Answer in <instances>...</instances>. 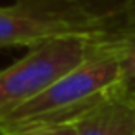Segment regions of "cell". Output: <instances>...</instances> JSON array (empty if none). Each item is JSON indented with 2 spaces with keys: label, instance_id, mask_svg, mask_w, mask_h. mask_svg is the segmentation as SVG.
<instances>
[{
  "label": "cell",
  "instance_id": "8",
  "mask_svg": "<svg viewBox=\"0 0 135 135\" xmlns=\"http://www.w3.org/2000/svg\"><path fill=\"white\" fill-rule=\"evenodd\" d=\"M11 135H76L74 124H59V126H43V128H32L24 131H17Z\"/></svg>",
  "mask_w": 135,
  "mask_h": 135
},
{
  "label": "cell",
  "instance_id": "3",
  "mask_svg": "<svg viewBox=\"0 0 135 135\" xmlns=\"http://www.w3.org/2000/svg\"><path fill=\"white\" fill-rule=\"evenodd\" d=\"M107 35L98 24L52 11L35 4L17 2L0 6V50L28 46L35 48L63 37H100Z\"/></svg>",
  "mask_w": 135,
  "mask_h": 135
},
{
  "label": "cell",
  "instance_id": "4",
  "mask_svg": "<svg viewBox=\"0 0 135 135\" xmlns=\"http://www.w3.org/2000/svg\"><path fill=\"white\" fill-rule=\"evenodd\" d=\"M76 135H135V98L117 89L74 122Z\"/></svg>",
  "mask_w": 135,
  "mask_h": 135
},
{
  "label": "cell",
  "instance_id": "2",
  "mask_svg": "<svg viewBox=\"0 0 135 135\" xmlns=\"http://www.w3.org/2000/svg\"><path fill=\"white\" fill-rule=\"evenodd\" d=\"M102 37V35H100ZM96 37H63L35 48L0 70V120L78 67Z\"/></svg>",
  "mask_w": 135,
  "mask_h": 135
},
{
  "label": "cell",
  "instance_id": "1",
  "mask_svg": "<svg viewBox=\"0 0 135 135\" xmlns=\"http://www.w3.org/2000/svg\"><path fill=\"white\" fill-rule=\"evenodd\" d=\"M118 89V63L109 35L96 37L87 57L0 120V135L74 124Z\"/></svg>",
  "mask_w": 135,
  "mask_h": 135
},
{
  "label": "cell",
  "instance_id": "7",
  "mask_svg": "<svg viewBox=\"0 0 135 135\" xmlns=\"http://www.w3.org/2000/svg\"><path fill=\"white\" fill-rule=\"evenodd\" d=\"M135 33V0H126L120 13L107 26V35H128Z\"/></svg>",
  "mask_w": 135,
  "mask_h": 135
},
{
  "label": "cell",
  "instance_id": "6",
  "mask_svg": "<svg viewBox=\"0 0 135 135\" xmlns=\"http://www.w3.org/2000/svg\"><path fill=\"white\" fill-rule=\"evenodd\" d=\"M118 63V89L135 98V33L109 35Z\"/></svg>",
  "mask_w": 135,
  "mask_h": 135
},
{
  "label": "cell",
  "instance_id": "5",
  "mask_svg": "<svg viewBox=\"0 0 135 135\" xmlns=\"http://www.w3.org/2000/svg\"><path fill=\"white\" fill-rule=\"evenodd\" d=\"M19 2L35 4L52 11L94 22L107 33V26L120 13L126 0H19Z\"/></svg>",
  "mask_w": 135,
  "mask_h": 135
}]
</instances>
